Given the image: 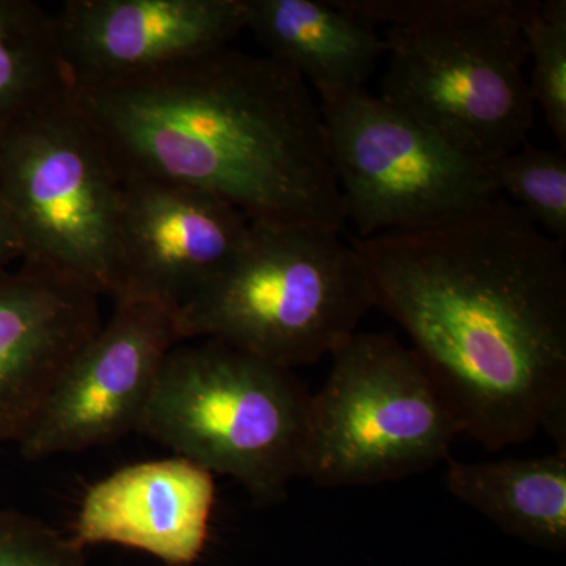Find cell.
Returning <instances> with one entry per match:
<instances>
[{
    "instance_id": "cell-1",
    "label": "cell",
    "mask_w": 566,
    "mask_h": 566,
    "mask_svg": "<svg viewBox=\"0 0 566 566\" xmlns=\"http://www.w3.org/2000/svg\"><path fill=\"white\" fill-rule=\"evenodd\" d=\"M352 244L463 434L497 452L546 431L566 450L565 244L504 196Z\"/></svg>"
},
{
    "instance_id": "cell-2",
    "label": "cell",
    "mask_w": 566,
    "mask_h": 566,
    "mask_svg": "<svg viewBox=\"0 0 566 566\" xmlns=\"http://www.w3.org/2000/svg\"><path fill=\"white\" fill-rule=\"evenodd\" d=\"M74 95L126 177L191 186L253 223L344 230L319 104L268 55L226 46Z\"/></svg>"
},
{
    "instance_id": "cell-3",
    "label": "cell",
    "mask_w": 566,
    "mask_h": 566,
    "mask_svg": "<svg viewBox=\"0 0 566 566\" xmlns=\"http://www.w3.org/2000/svg\"><path fill=\"white\" fill-rule=\"evenodd\" d=\"M333 2L371 28L386 24L379 96L485 166L526 144L528 0Z\"/></svg>"
},
{
    "instance_id": "cell-4",
    "label": "cell",
    "mask_w": 566,
    "mask_h": 566,
    "mask_svg": "<svg viewBox=\"0 0 566 566\" xmlns=\"http://www.w3.org/2000/svg\"><path fill=\"white\" fill-rule=\"evenodd\" d=\"M374 307L340 233L253 223L240 251L177 314L182 342L214 340L285 370L333 356Z\"/></svg>"
},
{
    "instance_id": "cell-5",
    "label": "cell",
    "mask_w": 566,
    "mask_h": 566,
    "mask_svg": "<svg viewBox=\"0 0 566 566\" xmlns=\"http://www.w3.org/2000/svg\"><path fill=\"white\" fill-rule=\"evenodd\" d=\"M311 397L292 370L221 342L167 354L137 433L273 506L303 479Z\"/></svg>"
},
{
    "instance_id": "cell-6",
    "label": "cell",
    "mask_w": 566,
    "mask_h": 566,
    "mask_svg": "<svg viewBox=\"0 0 566 566\" xmlns=\"http://www.w3.org/2000/svg\"><path fill=\"white\" fill-rule=\"evenodd\" d=\"M125 185L74 91L0 126V203L24 264L111 296Z\"/></svg>"
},
{
    "instance_id": "cell-7",
    "label": "cell",
    "mask_w": 566,
    "mask_h": 566,
    "mask_svg": "<svg viewBox=\"0 0 566 566\" xmlns=\"http://www.w3.org/2000/svg\"><path fill=\"white\" fill-rule=\"evenodd\" d=\"M308 408L303 479L319 488L375 486L449 460L463 434L411 346L360 333L331 356Z\"/></svg>"
},
{
    "instance_id": "cell-8",
    "label": "cell",
    "mask_w": 566,
    "mask_h": 566,
    "mask_svg": "<svg viewBox=\"0 0 566 566\" xmlns=\"http://www.w3.org/2000/svg\"><path fill=\"white\" fill-rule=\"evenodd\" d=\"M327 156L357 238L434 226L501 197L485 164L360 88H316Z\"/></svg>"
},
{
    "instance_id": "cell-9",
    "label": "cell",
    "mask_w": 566,
    "mask_h": 566,
    "mask_svg": "<svg viewBox=\"0 0 566 566\" xmlns=\"http://www.w3.org/2000/svg\"><path fill=\"white\" fill-rule=\"evenodd\" d=\"M181 342L174 312L147 303L115 304L18 441L21 455L46 460L137 433L164 360Z\"/></svg>"
},
{
    "instance_id": "cell-10",
    "label": "cell",
    "mask_w": 566,
    "mask_h": 566,
    "mask_svg": "<svg viewBox=\"0 0 566 566\" xmlns=\"http://www.w3.org/2000/svg\"><path fill=\"white\" fill-rule=\"evenodd\" d=\"M251 221L211 193L158 178L126 177L112 301L185 307L232 262Z\"/></svg>"
},
{
    "instance_id": "cell-11",
    "label": "cell",
    "mask_w": 566,
    "mask_h": 566,
    "mask_svg": "<svg viewBox=\"0 0 566 566\" xmlns=\"http://www.w3.org/2000/svg\"><path fill=\"white\" fill-rule=\"evenodd\" d=\"M54 18L73 91L191 61L248 28L245 0H70Z\"/></svg>"
},
{
    "instance_id": "cell-12",
    "label": "cell",
    "mask_w": 566,
    "mask_h": 566,
    "mask_svg": "<svg viewBox=\"0 0 566 566\" xmlns=\"http://www.w3.org/2000/svg\"><path fill=\"white\" fill-rule=\"evenodd\" d=\"M99 297L31 264L0 279V444H18L71 360L98 333Z\"/></svg>"
},
{
    "instance_id": "cell-13",
    "label": "cell",
    "mask_w": 566,
    "mask_h": 566,
    "mask_svg": "<svg viewBox=\"0 0 566 566\" xmlns=\"http://www.w3.org/2000/svg\"><path fill=\"white\" fill-rule=\"evenodd\" d=\"M214 479L174 457L128 465L88 488L71 538L81 547L120 545L164 566H191L208 539Z\"/></svg>"
},
{
    "instance_id": "cell-14",
    "label": "cell",
    "mask_w": 566,
    "mask_h": 566,
    "mask_svg": "<svg viewBox=\"0 0 566 566\" xmlns=\"http://www.w3.org/2000/svg\"><path fill=\"white\" fill-rule=\"evenodd\" d=\"M248 28L268 57L316 88H360L386 41L348 11L319 0H245Z\"/></svg>"
},
{
    "instance_id": "cell-15",
    "label": "cell",
    "mask_w": 566,
    "mask_h": 566,
    "mask_svg": "<svg viewBox=\"0 0 566 566\" xmlns=\"http://www.w3.org/2000/svg\"><path fill=\"white\" fill-rule=\"evenodd\" d=\"M453 497L506 534L543 549L566 546V450L538 458L446 461Z\"/></svg>"
},
{
    "instance_id": "cell-16",
    "label": "cell",
    "mask_w": 566,
    "mask_h": 566,
    "mask_svg": "<svg viewBox=\"0 0 566 566\" xmlns=\"http://www.w3.org/2000/svg\"><path fill=\"white\" fill-rule=\"evenodd\" d=\"M73 92L54 14L0 0V126Z\"/></svg>"
},
{
    "instance_id": "cell-17",
    "label": "cell",
    "mask_w": 566,
    "mask_h": 566,
    "mask_svg": "<svg viewBox=\"0 0 566 566\" xmlns=\"http://www.w3.org/2000/svg\"><path fill=\"white\" fill-rule=\"evenodd\" d=\"M486 167L501 196L509 193L547 237L566 244L564 153L545 150L526 142Z\"/></svg>"
},
{
    "instance_id": "cell-18",
    "label": "cell",
    "mask_w": 566,
    "mask_h": 566,
    "mask_svg": "<svg viewBox=\"0 0 566 566\" xmlns=\"http://www.w3.org/2000/svg\"><path fill=\"white\" fill-rule=\"evenodd\" d=\"M528 88L554 137L566 145V2L528 0L524 17Z\"/></svg>"
},
{
    "instance_id": "cell-19",
    "label": "cell",
    "mask_w": 566,
    "mask_h": 566,
    "mask_svg": "<svg viewBox=\"0 0 566 566\" xmlns=\"http://www.w3.org/2000/svg\"><path fill=\"white\" fill-rule=\"evenodd\" d=\"M0 566H85L71 536L20 512H0Z\"/></svg>"
},
{
    "instance_id": "cell-20",
    "label": "cell",
    "mask_w": 566,
    "mask_h": 566,
    "mask_svg": "<svg viewBox=\"0 0 566 566\" xmlns=\"http://www.w3.org/2000/svg\"><path fill=\"white\" fill-rule=\"evenodd\" d=\"M22 243L20 234L11 222L9 212L0 203V279L14 270V264L22 263Z\"/></svg>"
},
{
    "instance_id": "cell-21",
    "label": "cell",
    "mask_w": 566,
    "mask_h": 566,
    "mask_svg": "<svg viewBox=\"0 0 566 566\" xmlns=\"http://www.w3.org/2000/svg\"><path fill=\"white\" fill-rule=\"evenodd\" d=\"M191 566H196V565H191Z\"/></svg>"
}]
</instances>
